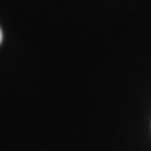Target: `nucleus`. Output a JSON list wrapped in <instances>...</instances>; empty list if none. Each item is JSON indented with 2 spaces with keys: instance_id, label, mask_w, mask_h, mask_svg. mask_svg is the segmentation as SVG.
I'll return each mask as SVG.
<instances>
[{
  "instance_id": "f257e3e1",
  "label": "nucleus",
  "mask_w": 151,
  "mask_h": 151,
  "mask_svg": "<svg viewBox=\"0 0 151 151\" xmlns=\"http://www.w3.org/2000/svg\"><path fill=\"white\" fill-rule=\"evenodd\" d=\"M2 39H3V32H2V28H0V43H2Z\"/></svg>"
}]
</instances>
